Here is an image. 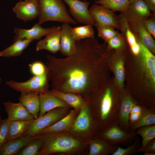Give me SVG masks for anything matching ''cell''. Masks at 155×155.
<instances>
[{
    "mask_svg": "<svg viewBox=\"0 0 155 155\" xmlns=\"http://www.w3.org/2000/svg\"><path fill=\"white\" fill-rule=\"evenodd\" d=\"M122 13L126 17L142 20L154 15L143 0H137L130 4L127 9Z\"/></svg>",
    "mask_w": 155,
    "mask_h": 155,
    "instance_id": "603a6c76",
    "label": "cell"
},
{
    "mask_svg": "<svg viewBox=\"0 0 155 155\" xmlns=\"http://www.w3.org/2000/svg\"><path fill=\"white\" fill-rule=\"evenodd\" d=\"M155 125V112L144 107L139 119L132 123H129L128 132H132L141 127Z\"/></svg>",
    "mask_w": 155,
    "mask_h": 155,
    "instance_id": "f1b7e54d",
    "label": "cell"
},
{
    "mask_svg": "<svg viewBox=\"0 0 155 155\" xmlns=\"http://www.w3.org/2000/svg\"><path fill=\"white\" fill-rule=\"evenodd\" d=\"M25 1H29L30 0H24Z\"/></svg>",
    "mask_w": 155,
    "mask_h": 155,
    "instance_id": "c3c4849f",
    "label": "cell"
},
{
    "mask_svg": "<svg viewBox=\"0 0 155 155\" xmlns=\"http://www.w3.org/2000/svg\"><path fill=\"white\" fill-rule=\"evenodd\" d=\"M31 73L34 75H39L45 73L47 68L42 63L36 61L29 65Z\"/></svg>",
    "mask_w": 155,
    "mask_h": 155,
    "instance_id": "f35d334b",
    "label": "cell"
},
{
    "mask_svg": "<svg viewBox=\"0 0 155 155\" xmlns=\"http://www.w3.org/2000/svg\"><path fill=\"white\" fill-rule=\"evenodd\" d=\"M71 32L73 38L75 41L94 38L93 26L90 24L72 27Z\"/></svg>",
    "mask_w": 155,
    "mask_h": 155,
    "instance_id": "1f68e13d",
    "label": "cell"
},
{
    "mask_svg": "<svg viewBox=\"0 0 155 155\" xmlns=\"http://www.w3.org/2000/svg\"><path fill=\"white\" fill-rule=\"evenodd\" d=\"M143 109V107L138 104H136L132 107L130 113H136L141 114Z\"/></svg>",
    "mask_w": 155,
    "mask_h": 155,
    "instance_id": "ee69618b",
    "label": "cell"
},
{
    "mask_svg": "<svg viewBox=\"0 0 155 155\" xmlns=\"http://www.w3.org/2000/svg\"><path fill=\"white\" fill-rule=\"evenodd\" d=\"M18 100L35 119L38 117L40 105L38 94L32 92L21 93Z\"/></svg>",
    "mask_w": 155,
    "mask_h": 155,
    "instance_id": "d4e9b609",
    "label": "cell"
},
{
    "mask_svg": "<svg viewBox=\"0 0 155 155\" xmlns=\"http://www.w3.org/2000/svg\"><path fill=\"white\" fill-rule=\"evenodd\" d=\"M61 26H55L45 36L44 39L40 40L37 43L36 50L39 51L42 50L48 51L55 54L60 51V34Z\"/></svg>",
    "mask_w": 155,
    "mask_h": 155,
    "instance_id": "2e32d148",
    "label": "cell"
},
{
    "mask_svg": "<svg viewBox=\"0 0 155 155\" xmlns=\"http://www.w3.org/2000/svg\"><path fill=\"white\" fill-rule=\"evenodd\" d=\"M84 0V1H86V0Z\"/></svg>",
    "mask_w": 155,
    "mask_h": 155,
    "instance_id": "681fc988",
    "label": "cell"
},
{
    "mask_svg": "<svg viewBox=\"0 0 155 155\" xmlns=\"http://www.w3.org/2000/svg\"><path fill=\"white\" fill-rule=\"evenodd\" d=\"M141 114L136 113H130L129 116V123H132L136 121L139 118Z\"/></svg>",
    "mask_w": 155,
    "mask_h": 155,
    "instance_id": "7bdbcfd3",
    "label": "cell"
},
{
    "mask_svg": "<svg viewBox=\"0 0 155 155\" xmlns=\"http://www.w3.org/2000/svg\"><path fill=\"white\" fill-rule=\"evenodd\" d=\"M128 0L129 1V4H131L133 3V2H134L135 1L137 0Z\"/></svg>",
    "mask_w": 155,
    "mask_h": 155,
    "instance_id": "bcb514c9",
    "label": "cell"
},
{
    "mask_svg": "<svg viewBox=\"0 0 155 155\" xmlns=\"http://www.w3.org/2000/svg\"><path fill=\"white\" fill-rule=\"evenodd\" d=\"M80 111L74 109H71L69 113L64 117L54 124L42 130L36 135L69 132Z\"/></svg>",
    "mask_w": 155,
    "mask_h": 155,
    "instance_id": "ac0fdd59",
    "label": "cell"
},
{
    "mask_svg": "<svg viewBox=\"0 0 155 155\" xmlns=\"http://www.w3.org/2000/svg\"><path fill=\"white\" fill-rule=\"evenodd\" d=\"M49 92L77 111H80L87 104L82 96L74 93L64 92L55 90H51Z\"/></svg>",
    "mask_w": 155,
    "mask_h": 155,
    "instance_id": "4316f807",
    "label": "cell"
},
{
    "mask_svg": "<svg viewBox=\"0 0 155 155\" xmlns=\"http://www.w3.org/2000/svg\"><path fill=\"white\" fill-rule=\"evenodd\" d=\"M34 120L11 121L7 142L22 137L23 133L30 127Z\"/></svg>",
    "mask_w": 155,
    "mask_h": 155,
    "instance_id": "83f0119b",
    "label": "cell"
},
{
    "mask_svg": "<svg viewBox=\"0 0 155 155\" xmlns=\"http://www.w3.org/2000/svg\"><path fill=\"white\" fill-rule=\"evenodd\" d=\"M96 27L98 32V36L106 43L118 32L114 28L110 26H100Z\"/></svg>",
    "mask_w": 155,
    "mask_h": 155,
    "instance_id": "8d00e7d4",
    "label": "cell"
},
{
    "mask_svg": "<svg viewBox=\"0 0 155 155\" xmlns=\"http://www.w3.org/2000/svg\"><path fill=\"white\" fill-rule=\"evenodd\" d=\"M150 11L155 13V0H143Z\"/></svg>",
    "mask_w": 155,
    "mask_h": 155,
    "instance_id": "b9f144b4",
    "label": "cell"
},
{
    "mask_svg": "<svg viewBox=\"0 0 155 155\" xmlns=\"http://www.w3.org/2000/svg\"><path fill=\"white\" fill-rule=\"evenodd\" d=\"M38 23L35 24L29 29L15 28L13 32L16 34L13 40L20 39H29L37 40L43 36H46L55 26L48 28L42 27Z\"/></svg>",
    "mask_w": 155,
    "mask_h": 155,
    "instance_id": "7402d4cb",
    "label": "cell"
},
{
    "mask_svg": "<svg viewBox=\"0 0 155 155\" xmlns=\"http://www.w3.org/2000/svg\"><path fill=\"white\" fill-rule=\"evenodd\" d=\"M33 40L26 38L13 40L12 44L0 52V56L9 57L20 56Z\"/></svg>",
    "mask_w": 155,
    "mask_h": 155,
    "instance_id": "f546056e",
    "label": "cell"
},
{
    "mask_svg": "<svg viewBox=\"0 0 155 155\" xmlns=\"http://www.w3.org/2000/svg\"><path fill=\"white\" fill-rule=\"evenodd\" d=\"M107 50L110 51L112 50L116 51L124 50L127 42L122 34L118 32L117 34L107 42Z\"/></svg>",
    "mask_w": 155,
    "mask_h": 155,
    "instance_id": "e575fe53",
    "label": "cell"
},
{
    "mask_svg": "<svg viewBox=\"0 0 155 155\" xmlns=\"http://www.w3.org/2000/svg\"><path fill=\"white\" fill-rule=\"evenodd\" d=\"M10 122L7 118L2 119L0 115V147L7 142Z\"/></svg>",
    "mask_w": 155,
    "mask_h": 155,
    "instance_id": "74e56055",
    "label": "cell"
},
{
    "mask_svg": "<svg viewBox=\"0 0 155 155\" xmlns=\"http://www.w3.org/2000/svg\"><path fill=\"white\" fill-rule=\"evenodd\" d=\"M141 147V142L139 137L137 136L132 144L125 148L118 146L112 155H130L138 153V150Z\"/></svg>",
    "mask_w": 155,
    "mask_h": 155,
    "instance_id": "d590c367",
    "label": "cell"
},
{
    "mask_svg": "<svg viewBox=\"0 0 155 155\" xmlns=\"http://www.w3.org/2000/svg\"><path fill=\"white\" fill-rule=\"evenodd\" d=\"M7 118L10 121L31 120L35 119L26 107L20 102L14 103L10 101L3 103Z\"/></svg>",
    "mask_w": 155,
    "mask_h": 155,
    "instance_id": "44dd1931",
    "label": "cell"
},
{
    "mask_svg": "<svg viewBox=\"0 0 155 155\" xmlns=\"http://www.w3.org/2000/svg\"><path fill=\"white\" fill-rule=\"evenodd\" d=\"M120 96L113 76L94 89L84 99L100 131L118 124Z\"/></svg>",
    "mask_w": 155,
    "mask_h": 155,
    "instance_id": "3957f363",
    "label": "cell"
},
{
    "mask_svg": "<svg viewBox=\"0 0 155 155\" xmlns=\"http://www.w3.org/2000/svg\"><path fill=\"white\" fill-rule=\"evenodd\" d=\"M36 135L43 141L38 155L58 153L75 155L82 153L89 148L86 142L67 132Z\"/></svg>",
    "mask_w": 155,
    "mask_h": 155,
    "instance_id": "277c9868",
    "label": "cell"
},
{
    "mask_svg": "<svg viewBox=\"0 0 155 155\" xmlns=\"http://www.w3.org/2000/svg\"><path fill=\"white\" fill-rule=\"evenodd\" d=\"M42 143V139L35 135L17 155H38Z\"/></svg>",
    "mask_w": 155,
    "mask_h": 155,
    "instance_id": "d6a6232c",
    "label": "cell"
},
{
    "mask_svg": "<svg viewBox=\"0 0 155 155\" xmlns=\"http://www.w3.org/2000/svg\"><path fill=\"white\" fill-rule=\"evenodd\" d=\"M40 7L38 23L40 25L49 21L77 25L70 15L62 0H37Z\"/></svg>",
    "mask_w": 155,
    "mask_h": 155,
    "instance_id": "8992f818",
    "label": "cell"
},
{
    "mask_svg": "<svg viewBox=\"0 0 155 155\" xmlns=\"http://www.w3.org/2000/svg\"><path fill=\"white\" fill-rule=\"evenodd\" d=\"M144 155H155V153L150 152H144Z\"/></svg>",
    "mask_w": 155,
    "mask_h": 155,
    "instance_id": "f6af8a7d",
    "label": "cell"
},
{
    "mask_svg": "<svg viewBox=\"0 0 155 155\" xmlns=\"http://www.w3.org/2000/svg\"><path fill=\"white\" fill-rule=\"evenodd\" d=\"M94 3L114 12H122L127 9L129 4L128 0H97Z\"/></svg>",
    "mask_w": 155,
    "mask_h": 155,
    "instance_id": "4dcf8cb0",
    "label": "cell"
},
{
    "mask_svg": "<svg viewBox=\"0 0 155 155\" xmlns=\"http://www.w3.org/2000/svg\"><path fill=\"white\" fill-rule=\"evenodd\" d=\"M72 27L69 24L62 23L60 34V51L62 55L66 57L71 55L76 49V41L71 32Z\"/></svg>",
    "mask_w": 155,
    "mask_h": 155,
    "instance_id": "d6986e66",
    "label": "cell"
},
{
    "mask_svg": "<svg viewBox=\"0 0 155 155\" xmlns=\"http://www.w3.org/2000/svg\"><path fill=\"white\" fill-rule=\"evenodd\" d=\"M89 10L95 20V27L108 26L120 30V18L115 12L95 3L92 4Z\"/></svg>",
    "mask_w": 155,
    "mask_h": 155,
    "instance_id": "30bf717a",
    "label": "cell"
},
{
    "mask_svg": "<svg viewBox=\"0 0 155 155\" xmlns=\"http://www.w3.org/2000/svg\"><path fill=\"white\" fill-rule=\"evenodd\" d=\"M71 108L58 107L52 109L44 115L35 119L22 137L34 136L39 132L53 124L65 116Z\"/></svg>",
    "mask_w": 155,
    "mask_h": 155,
    "instance_id": "ba28073f",
    "label": "cell"
},
{
    "mask_svg": "<svg viewBox=\"0 0 155 155\" xmlns=\"http://www.w3.org/2000/svg\"><path fill=\"white\" fill-rule=\"evenodd\" d=\"M144 25L148 32L155 38V21L152 18H148L143 20Z\"/></svg>",
    "mask_w": 155,
    "mask_h": 155,
    "instance_id": "ab89813d",
    "label": "cell"
},
{
    "mask_svg": "<svg viewBox=\"0 0 155 155\" xmlns=\"http://www.w3.org/2000/svg\"><path fill=\"white\" fill-rule=\"evenodd\" d=\"M75 41L73 54L64 58L47 55L46 66L51 90L74 93L84 99L111 77L108 58L112 50L107 51V43L95 38Z\"/></svg>",
    "mask_w": 155,
    "mask_h": 155,
    "instance_id": "6da1fadb",
    "label": "cell"
},
{
    "mask_svg": "<svg viewBox=\"0 0 155 155\" xmlns=\"http://www.w3.org/2000/svg\"><path fill=\"white\" fill-rule=\"evenodd\" d=\"M39 94L40 100V110L38 117L41 116L49 111L58 107H71L64 101L49 91Z\"/></svg>",
    "mask_w": 155,
    "mask_h": 155,
    "instance_id": "e0dca14e",
    "label": "cell"
},
{
    "mask_svg": "<svg viewBox=\"0 0 155 155\" xmlns=\"http://www.w3.org/2000/svg\"><path fill=\"white\" fill-rule=\"evenodd\" d=\"M124 50H113L108 58L110 69L120 92L125 89Z\"/></svg>",
    "mask_w": 155,
    "mask_h": 155,
    "instance_id": "7c38bea8",
    "label": "cell"
},
{
    "mask_svg": "<svg viewBox=\"0 0 155 155\" xmlns=\"http://www.w3.org/2000/svg\"><path fill=\"white\" fill-rule=\"evenodd\" d=\"M33 137H22L7 141L0 147V155H17Z\"/></svg>",
    "mask_w": 155,
    "mask_h": 155,
    "instance_id": "484cf974",
    "label": "cell"
},
{
    "mask_svg": "<svg viewBox=\"0 0 155 155\" xmlns=\"http://www.w3.org/2000/svg\"><path fill=\"white\" fill-rule=\"evenodd\" d=\"M89 147V155L112 154L116 150L118 144L112 145L106 140L97 137L86 142Z\"/></svg>",
    "mask_w": 155,
    "mask_h": 155,
    "instance_id": "ffe728a7",
    "label": "cell"
},
{
    "mask_svg": "<svg viewBox=\"0 0 155 155\" xmlns=\"http://www.w3.org/2000/svg\"><path fill=\"white\" fill-rule=\"evenodd\" d=\"M120 104L118 116V124L123 130L128 132L129 116L132 107L137 102L125 89L120 92Z\"/></svg>",
    "mask_w": 155,
    "mask_h": 155,
    "instance_id": "4fadbf2b",
    "label": "cell"
},
{
    "mask_svg": "<svg viewBox=\"0 0 155 155\" xmlns=\"http://www.w3.org/2000/svg\"><path fill=\"white\" fill-rule=\"evenodd\" d=\"M1 79L0 78V83H1Z\"/></svg>",
    "mask_w": 155,
    "mask_h": 155,
    "instance_id": "7dc6e473",
    "label": "cell"
},
{
    "mask_svg": "<svg viewBox=\"0 0 155 155\" xmlns=\"http://www.w3.org/2000/svg\"><path fill=\"white\" fill-rule=\"evenodd\" d=\"M150 152L155 153V138L148 143L143 148L140 147L138 152Z\"/></svg>",
    "mask_w": 155,
    "mask_h": 155,
    "instance_id": "60d3db41",
    "label": "cell"
},
{
    "mask_svg": "<svg viewBox=\"0 0 155 155\" xmlns=\"http://www.w3.org/2000/svg\"><path fill=\"white\" fill-rule=\"evenodd\" d=\"M50 80V74L47 68L44 73L34 75L26 82H19L10 80L6 82L5 83L10 88L21 93L32 92L39 94L49 91V82Z\"/></svg>",
    "mask_w": 155,
    "mask_h": 155,
    "instance_id": "52a82bcc",
    "label": "cell"
},
{
    "mask_svg": "<svg viewBox=\"0 0 155 155\" xmlns=\"http://www.w3.org/2000/svg\"><path fill=\"white\" fill-rule=\"evenodd\" d=\"M135 130L137 135H140L142 138L141 148L155 138V125L143 126Z\"/></svg>",
    "mask_w": 155,
    "mask_h": 155,
    "instance_id": "836d02e7",
    "label": "cell"
},
{
    "mask_svg": "<svg viewBox=\"0 0 155 155\" xmlns=\"http://www.w3.org/2000/svg\"><path fill=\"white\" fill-rule=\"evenodd\" d=\"M137 135L136 130L127 132L122 130L118 124H115L100 131L96 137L106 140L112 145L121 143L127 146L132 144Z\"/></svg>",
    "mask_w": 155,
    "mask_h": 155,
    "instance_id": "9c48e42d",
    "label": "cell"
},
{
    "mask_svg": "<svg viewBox=\"0 0 155 155\" xmlns=\"http://www.w3.org/2000/svg\"><path fill=\"white\" fill-rule=\"evenodd\" d=\"M120 29L124 36L132 53L135 55L139 54L140 47L135 36L131 30L126 18L121 14L119 17Z\"/></svg>",
    "mask_w": 155,
    "mask_h": 155,
    "instance_id": "cb8c5ba5",
    "label": "cell"
},
{
    "mask_svg": "<svg viewBox=\"0 0 155 155\" xmlns=\"http://www.w3.org/2000/svg\"><path fill=\"white\" fill-rule=\"evenodd\" d=\"M124 16L127 19L131 30L137 39L141 42L152 53L155 55V41L152 36L145 28L143 20Z\"/></svg>",
    "mask_w": 155,
    "mask_h": 155,
    "instance_id": "5bb4252c",
    "label": "cell"
},
{
    "mask_svg": "<svg viewBox=\"0 0 155 155\" xmlns=\"http://www.w3.org/2000/svg\"><path fill=\"white\" fill-rule=\"evenodd\" d=\"M100 131L87 104L81 109L69 132L86 142L96 137Z\"/></svg>",
    "mask_w": 155,
    "mask_h": 155,
    "instance_id": "5b68a950",
    "label": "cell"
},
{
    "mask_svg": "<svg viewBox=\"0 0 155 155\" xmlns=\"http://www.w3.org/2000/svg\"><path fill=\"white\" fill-rule=\"evenodd\" d=\"M13 10L17 18L26 22L38 17L40 7L37 0H20L16 3Z\"/></svg>",
    "mask_w": 155,
    "mask_h": 155,
    "instance_id": "9a60e30c",
    "label": "cell"
},
{
    "mask_svg": "<svg viewBox=\"0 0 155 155\" xmlns=\"http://www.w3.org/2000/svg\"><path fill=\"white\" fill-rule=\"evenodd\" d=\"M137 40L138 55L132 53L127 43L124 50L125 88L138 104L155 112V56Z\"/></svg>",
    "mask_w": 155,
    "mask_h": 155,
    "instance_id": "7a4b0ae2",
    "label": "cell"
},
{
    "mask_svg": "<svg viewBox=\"0 0 155 155\" xmlns=\"http://www.w3.org/2000/svg\"><path fill=\"white\" fill-rule=\"evenodd\" d=\"M69 7V12L77 23L94 26L95 20L89 12V1L80 0H62Z\"/></svg>",
    "mask_w": 155,
    "mask_h": 155,
    "instance_id": "8fae6325",
    "label": "cell"
}]
</instances>
